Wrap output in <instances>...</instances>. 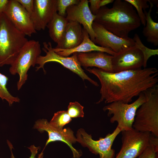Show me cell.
<instances>
[{
  "label": "cell",
  "mask_w": 158,
  "mask_h": 158,
  "mask_svg": "<svg viewBox=\"0 0 158 158\" xmlns=\"http://www.w3.org/2000/svg\"><path fill=\"white\" fill-rule=\"evenodd\" d=\"M94 75L101 85V97L96 103L121 102L129 103L135 97L157 85L158 70L154 67L140 68L117 73L106 71L93 68H86Z\"/></svg>",
  "instance_id": "cell-1"
},
{
  "label": "cell",
  "mask_w": 158,
  "mask_h": 158,
  "mask_svg": "<svg viewBox=\"0 0 158 158\" xmlns=\"http://www.w3.org/2000/svg\"><path fill=\"white\" fill-rule=\"evenodd\" d=\"M95 16L94 22L122 38L128 37L129 33L141 25L133 6L125 0H115L111 8L106 6L101 7Z\"/></svg>",
  "instance_id": "cell-2"
},
{
  "label": "cell",
  "mask_w": 158,
  "mask_h": 158,
  "mask_svg": "<svg viewBox=\"0 0 158 158\" xmlns=\"http://www.w3.org/2000/svg\"><path fill=\"white\" fill-rule=\"evenodd\" d=\"M4 13L0 14V67L10 65L28 41Z\"/></svg>",
  "instance_id": "cell-3"
},
{
  "label": "cell",
  "mask_w": 158,
  "mask_h": 158,
  "mask_svg": "<svg viewBox=\"0 0 158 158\" xmlns=\"http://www.w3.org/2000/svg\"><path fill=\"white\" fill-rule=\"evenodd\" d=\"M146 101L137 109L133 128L137 131L149 132L158 137V86L143 92Z\"/></svg>",
  "instance_id": "cell-4"
},
{
  "label": "cell",
  "mask_w": 158,
  "mask_h": 158,
  "mask_svg": "<svg viewBox=\"0 0 158 158\" xmlns=\"http://www.w3.org/2000/svg\"><path fill=\"white\" fill-rule=\"evenodd\" d=\"M42 50L39 42L34 40H28L18 52L10 65L9 71L13 75L18 74L19 79L17 83L18 90L27 80L28 72L31 66L36 64L38 57L40 55Z\"/></svg>",
  "instance_id": "cell-5"
},
{
  "label": "cell",
  "mask_w": 158,
  "mask_h": 158,
  "mask_svg": "<svg viewBox=\"0 0 158 158\" xmlns=\"http://www.w3.org/2000/svg\"><path fill=\"white\" fill-rule=\"evenodd\" d=\"M146 100L145 95L142 92L136 100L130 104L114 102L104 106L103 110L108 112V116L112 115L110 122H117V126L121 132L130 130L133 128V125L137 109Z\"/></svg>",
  "instance_id": "cell-6"
},
{
  "label": "cell",
  "mask_w": 158,
  "mask_h": 158,
  "mask_svg": "<svg viewBox=\"0 0 158 158\" xmlns=\"http://www.w3.org/2000/svg\"><path fill=\"white\" fill-rule=\"evenodd\" d=\"M43 45L42 49L46 55L44 56L40 55L38 57L36 64L39 66L36 67V71L42 68L44 72L46 73L44 68L45 64L51 62H56L77 74L83 80H87L95 86H99L98 83L89 77L82 68L78 60V53H73L70 57L63 56L58 54L53 50L50 42H44Z\"/></svg>",
  "instance_id": "cell-7"
},
{
  "label": "cell",
  "mask_w": 158,
  "mask_h": 158,
  "mask_svg": "<svg viewBox=\"0 0 158 158\" xmlns=\"http://www.w3.org/2000/svg\"><path fill=\"white\" fill-rule=\"evenodd\" d=\"M121 132L117 126L113 132L108 133L104 138H99V140H95L91 135L87 133L83 128H80L77 132V142L83 147L88 148L92 153L99 154V158H114L115 151L111 148L112 146Z\"/></svg>",
  "instance_id": "cell-8"
},
{
  "label": "cell",
  "mask_w": 158,
  "mask_h": 158,
  "mask_svg": "<svg viewBox=\"0 0 158 158\" xmlns=\"http://www.w3.org/2000/svg\"><path fill=\"white\" fill-rule=\"evenodd\" d=\"M122 146L115 158H137L150 145L151 134L132 129L122 131Z\"/></svg>",
  "instance_id": "cell-9"
},
{
  "label": "cell",
  "mask_w": 158,
  "mask_h": 158,
  "mask_svg": "<svg viewBox=\"0 0 158 158\" xmlns=\"http://www.w3.org/2000/svg\"><path fill=\"white\" fill-rule=\"evenodd\" d=\"M41 133L46 131L48 135L44 148L49 143L56 141H61L66 144L71 148L73 158H79L82 154L81 151L76 150L72 145L77 142L76 137L73 131L69 128L59 129L54 128L46 119H40L35 122L33 127Z\"/></svg>",
  "instance_id": "cell-10"
},
{
  "label": "cell",
  "mask_w": 158,
  "mask_h": 158,
  "mask_svg": "<svg viewBox=\"0 0 158 158\" xmlns=\"http://www.w3.org/2000/svg\"><path fill=\"white\" fill-rule=\"evenodd\" d=\"M144 64L143 54L135 45L116 53L112 59L114 73L141 68Z\"/></svg>",
  "instance_id": "cell-11"
},
{
  "label": "cell",
  "mask_w": 158,
  "mask_h": 158,
  "mask_svg": "<svg viewBox=\"0 0 158 158\" xmlns=\"http://www.w3.org/2000/svg\"><path fill=\"white\" fill-rule=\"evenodd\" d=\"M92 27L95 34V43L102 47L110 49L115 53L135 45L133 38L118 37L95 22H93Z\"/></svg>",
  "instance_id": "cell-12"
},
{
  "label": "cell",
  "mask_w": 158,
  "mask_h": 158,
  "mask_svg": "<svg viewBox=\"0 0 158 158\" xmlns=\"http://www.w3.org/2000/svg\"><path fill=\"white\" fill-rule=\"evenodd\" d=\"M3 13L25 35L30 37L36 33L30 15L16 0H10Z\"/></svg>",
  "instance_id": "cell-13"
},
{
  "label": "cell",
  "mask_w": 158,
  "mask_h": 158,
  "mask_svg": "<svg viewBox=\"0 0 158 158\" xmlns=\"http://www.w3.org/2000/svg\"><path fill=\"white\" fill-rule=\"evenodd\" d=\"M88 4L87 0H80L78 4L70 6L67 9L66 17L68 21L76 22L82 25L95 43V34L92 25L96 16L91 12Z\"/></svg>",
  "instance_id": "cell-14"
},
{
  "label": "cell",
  "mask_w": 158,
  "mask_h": 158,
  "mask_svg": "<svg viewBox=\"0 0 158 158\" xmlns=\"http://www.w3.org/2000/svg\"><path fill=\"white\" fill-rule=\"evenodd\" d=\"M57 13V0H34L31 19L36 31L44 30Z\"/></svg>",
  "instance_id": "cell-15"
},
{
  "label": "cell",
  "mask_w": 158,
  "mask_h": 158,
  "mask_svg": "<svg viewBox=\"0 0 158 158\" xmlns=\"http://www.w3.org/2000/svg\"><path fill=\"white\" fill-rule=\"evenodd\" d=\"M113 56L101 51H92L78 54L81 66L85 68L96 67L106 71L114 73L112 66Z\"/></svg>",
  "instance_id": "cell-16"
},
{
  "label": "cell",
  "mask_w": 158,
  "mask_h": 158,
  "mask_svg": "<svg viewBox=\"0 0 158 158\" xmlns=\"http://www.w3.org/2000/svg\"><path fill=\"white\" fill-rule=\"evenodd\" d=\"M83 38V28L81 25L76 22L68 21L61 40L55 48L73 49L82 42Z\"/></svg>",
  "instance_id": "cell-17"
},
{
  "label": "cell",
  "mask_w": 158,
  "mask_h": 158,
  "mask_svg": "<svg viewBox=\"0 0 158 158\" xmlns=\"http://www.w3.org/2000/svg\"><path fill=\"white\" fill-rule=\"evenodd\" d=\"M84 38L82 42L78 46L73 49H64L53 48V50L58 54L65 57L74 53L88 52L92 51L104 52L112 56L116 53L111 49L102 47L96 45L90 39L89 34L83 29Z\"/></svg>",
  "instance_id": "cell-18"
},
{
  "label": "cell",
  "mask_w": 158,
  "mask_h": 158,
  "mask_svg": "<svg viewBox=\"0 0 158 158\" xmlns=\"http://www.w3.org/2000/svg\"><path fill=\"white\" fill-rule=\"evenodd\" d=\"M150 8L148 12L144 10V13L146 17V25L143 29L142 34L146 38L147 41L153 44L158 45V23L154 22L152 19L151 12L154 6L152 1L149 0Z\"/></svg>",
  "instance_id": "cell-19"
},
{
  "label": "cell",
  "mask_w": 158,
  "mask_h": 158,
  "mask_svg": "<svg viewBox=\"0 0 158 158\" xmlns=\"http://www.w3.org/2000/svg\"><path fill=\"white\" fill-rule=\"evenodd\" d=\"M68 22L66 17L57 13L47 25L49 37L57 44L61 40Z\"/></svg>",
  "instance_id": "cell-20"
},
{
  "label": "cell",
  "mask_w": 158,
  "mask_h": 158,
  "mask_svg": "<svg viewBox=\"0 0 158 158\" xmlns=\"http://www.w3.org/2000/svg\"><path fill=\"white\" fill-rule=\"evenodd\" d=\"M8 78L0 72V98L3 100H6L10 106L15 102H19L20 99L12 95L6 87Z\"/></svg>",
  "instance_id": "cell-21"
},
{
  "label": "cell",
  "mask_w": 158,
  "mask_h": 158,
  "mask_svg": "<svg viewBox=\"0 0 158 158\" xmlns=\"http://www.w3.org/2000/svg\"><path fill=\"white\" fill-rule=\"evenodd\" d=\"M71 120V118L67 111H61L54 113L49 123L54 128L61 129L65 125L70 122Z\"/></svg>",
  "instance_id": "cell-22"
},
{
  "label": "cell",
  "mask_w": 158,
  "mask_h": 158,
  "mask_svg": "<svg viewBox=\"0 0 158 158\" xmlns=\"http://www.w3.org/2000/svg\"><path fill=\"white\" fill-rule=\"evenodd\" d=\"M135 45L141 50L143 54L144 57V64L143 67L146 68L147 61L152 56L158 54V49H152L147 47L142 43L141 40L137 34H135L133 38Z\"/></svg>",
  "instance_id": "cell-23"
},
{
  "label": "cell",
  "mask_w": 158,
  "mask_h": 158,
  "mask_svg": "<svg viewBox=\"0 0 158 158\" xmlns=\"http://www.w3.org/2000/svg\"><path fill=\"white\" fill-rule=\"evenodd\" d=\"M125 0L135 8L141 24L145 26L146 23V17L143 9L144 10H145L146 9L149 7V5L147 4L149 0Z\"/></svg>",
  "instance_id": "cell-24"
},
{
  "label": "cell",
  "mask_w": 158,
  "mask_h": 158,
  "mask_svg": "<svg viewBox=\"0 0 158 158\" xmlns=\"http://www.w3.org/2000/svg\"><path fill=\"white\" fill-rule=\"evenodd\" d=\"M84 107L77 102H70L68 106L67 112L72 118L83 117Z\"/></svg>",
  "instance_id": "cell-25"
},
{
  "label": "cell",
  "mask_w": 158,
  "mask_h": 158,
  "mask_svg": "<svg viewBox=\"0 0 158 158\" xmlns=\"http://www.w3.org/2000/svg\"><path fill=\"white\" fill-rule=\"evenodd\" d=\"M80 0H57V10L58 14L64 17L66 16L67 8L72 5L78 4Z\"/></svg>",
  "instance_id": "cell-26"
},
{
  "label": "cell",
  "mask_w": 158,
  "mask_h": 158,
  "mask_svg": "<svg viewBox=\"0 0 158 158\" xmlns=\"http://www.w3.org/2000/svg\"><path fill=\"white\" fill-rule=\"evenodd\" d=\"M7 143L9 147L11 152V158H15L12 152V150L13 148V145L8 140H7ZM28 148L30 150L31 155L29 158H35L36 155L38 152V150L40 149V147H36L34 145H31ZM43 150L42 152L38 155L37 158H43Z\"/></svg>",
  "instance_id": "cell-27"
},
{
  "label": "cell",
  "mask_w": 158,
  "mask_h": 158,
  "mask_svg": "<svg viewBox=\"0 0 158 158\" xmlns=\"http://www.w3.org/2000/svg\"><path fill=\"white\" fill-rule=\"evenodd\" d=\"M29 13L30 16L34 9V0H16Z\"/></svg>",
  "instance_id": "cell-28"
},
{
  "label": "cell",
  "mask_w": 158,
  "mask_h": 158,
  "mask_svg": "<svg viewBox=\"0 0 158 158\" xmlns=\"http://www.w3.org/2000/svg\"><path fill=\"white\" fill-rule=\"evenodd\" d=\"M157 152L152 146L149 145L137 158H155Z\"/></svg>",
  "instance_id": "cell-29"
},
{
  "label": "cell",
  "mask_w": 158,
  "mask_h": 158,
  "mask_svg": "<svg viewBox=\"0 0 158 158\" xmlns=\"http://www.w3.org/2000/svg\"><path fill=\"white\" fill-rule=\"evenodd\" d=\"M100 0H90L88 1L90 4L89 6L90 10L92 14L96 15L99 8V4Z\"/></svg>",
  "instance_id": "cell-30"
},
{
  "label": "cell",
  "mask_w": 158,
  "mask_h": 158,
  "mask_svg": "<svg viewBox=\"0 0 158 158\" xmlns=\"http://www.w3.org/2000/svg\"><path fill=\"white\" fill-rule=\"evenodd\" d=\"M150 145L153 147L157 152H158V137L151 133L150 138Z\"/></svg>",
  "instance_id": "cell-31"
},
{
  "label": "cell",
  "mask_w": 158,
  "mask_h": 158,
  "mask_svg": "<svg viewBox=\"0 0 158 158\" xmlns=\"http://www.w3.org/2000/svg\"><path fill=\"white\" fill-rule=\"evenodd\" d=\"M10 0H0V14L4 13Z\"/></svg>",
  "instance_id": "cell-32"
},
{
  "label": "cell",
  "mask_w": 158,
  "mask_h": 158,
  "mask_svg": "<svg viewBox=\"0 0 158 158\" xmlns=\"http://www.w3.org/2000/svg\"><path fill=\"white\" fill-rule=\"evenodd\" d=\"M114 1V0H100L99 4V7L100 8L106 6V5L112 3Z\"/></svg>",
  "instance_id": "cell-33"
},
{
  "label": "cell",
  "mask_w": 158,
  "mask_h": 158,
  "mask_svg": "<svg viewBox=\"0 0 158 158\" xmlns=\"http://www.w3.org/2000/svg\"><path fill=\"white\" fill-rule=\"evenodd\" d=\"M155 158H158V152L156 153Z\"/></svg>",
  "instance_id": "cell-34"
}]
</instances>
